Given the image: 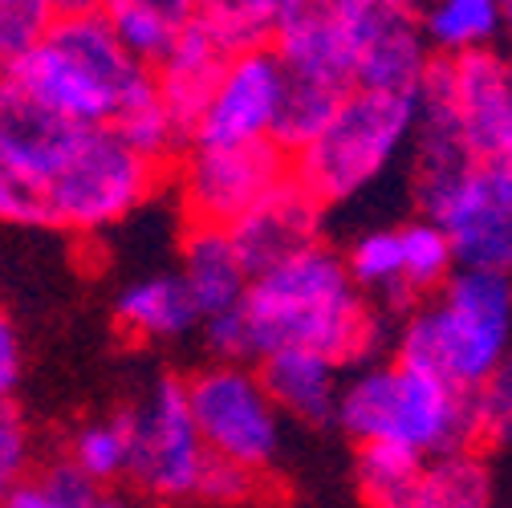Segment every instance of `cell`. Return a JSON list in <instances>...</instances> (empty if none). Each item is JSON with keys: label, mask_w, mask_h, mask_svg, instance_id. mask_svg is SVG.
<instances>
[{"label": "cell", "mask_w": 512, "mask_h": 508, "mask_svg": "<svg viewBox=\"0 0 512 508\" xmlns=\"http://www.w3.org/2000/svg\"><path fill=\"white\" fill-rule=\"evenodd\" d=\"M504 17H508V45H512V0H504Z\"/></svg>", "instance_id": "d6a6232c"}, {"label": "cell", "mask_w": 512, "mask_h": 508, "mask_svg": "<svg viewBox=\"0 0 512 508\" xmlns=\"http://www.w3.org/2000/svg\"><path fill=\"white\" fill-rule=\"evenodd\" d=\"M70 460L98 488L131 476V427H126V411L82 423L70 439Z\"/></svg>", "instance_id": "cb8c5ba5"}, {"label": "cell", "mask_w": 512, "mask_h": 508, "mask_svg": "<svg viewBox=\"0 0 512 508\" xmlns=\"http://www.w3.org/2000/svg\"><path fill=\"white\" fill-rule=\"evenodd\" d=\"M342 257H346V269H350L354 285L370 301H387L395 309L411 305L407 273H403V236H399V228H370V232H362L342 252Z\"/></svg>", "instance_id": "ffe728a7"}, {"label": "cell", "mask_w": 512, "mask_h": 508, "mask_svg": "<svg viewBox=\"0 0 512 508\" xmlns=\"http://www.w3.org/2000/svg\"><path fill=\"white\" fill-rule=\"evenodd\" d=\"M322 212L326 208L317 204L297 179H289L261 208H252L228 232H232V240L240 248L244 265L256 277V273H265V269L297 257V252L322 244Z\"/></svg>", "instance_id": "7c38bea8"}, {"label": "cell", "mask_w": 512, "mask_h": 508, "mask_svg": "<svg viewBox=\"0 0 512 508\" xmlns=\"http://www.w3.org/2000/svg\"><path fill=\"white\" fill-rule=\"evenodd\" d=\"M155 74L126 53L102 13L66 17L25 53L5 61V90L25 106L74 126H118Z\"/></svg>", "instance_id": "277c9868"}, {"label": "cell", "mask_w": 512, "mask_h": 508, "mask_svg": "<svg viewBox=\"0 0 512 508\" xmlns=\"http://www.w3.org/2000/svg\"><path fill=\"white\" fill-rule=\"evenodd\" d=\"M423 37L439 61L488 53L508 37L504 0H423Z\"/></svg>", "instance_id": "ac0fdd59"}, {"label": "cell", "mask_w": 512, "mask_h": 508, "mask_svg": "<svg viewBox=\"0 0 512 508\" xmlns=\"http://www.w3.org/2000/svg\"><path fill=\"white\" fill-rule=\"evenodd\" d=\"M57 21H66V17H86V13H102V0H49Z\"/></svg>", "instance_id": "4dcf8cb0"}, {"label": "cell", "mask_w": 512, "mask_h": 508, "mask_svg": "<svg viewBox=\"0 0 512 508\" xmlns=\"http://www.w3.org/2000/svg\"><path fill=\"white\" fill-rule=\"evenodd\" d=\"M256 496H261V472L212 456V464L204 472V484H200V500L224 504V508H240V504H252Z\"/></svg>", "instance_id": "f1b7e54d"}, {"label": "cell", "mask_w": 512, "mask_h": 508, "mask_svg": "<svg viewBox=\"0 0 512 508\" xmlns=\"http://www.w3.org/2000/svg\"><path fill=\"white\" fill-rule=\"evenodd\" d=\"M126 427H131V480L139 492L167 504L200 496L212 452L200 435L183 378H155L135 407H126Z\"/></svg>", "instance_id": "ba28073f"}, {"label": "cell", "mask_w": 512, "mask_h": 508, "mask_svg": "<svg viewBox=\"0 0 512 508\" xmlns=\"http://www.w3.org/2000/svg\"><path fill=\"white\" fill-rule=\"evenodd\" d=\"M289 102V70L273 45L240 49L228 57L224 78L187 147H248L277 143Z\"/></svg>", "instance_id": "8fae6325"}, {"label": "cell", "mask_w": 512, "mask_h": 508, "mask_svg": "<svg viewBox=\"0 0 512 508\" xmlns=\"http://www.w3.org/2000/svg\"><path fill=\"white\" fill-rule=\"evenodd\" d=\"M179 277L196 297L204 322L228 309H240L252 285V269L228 228H187L179 244Z\"/></svg>", "instance_id": "9a60e30c"}, {"label": "cell", "mask_w": 512, "mask_h": 508, "mask_svg": "<svg viewBox=\"0 0 512 508\" xmlns=\"http://www.w3.org/2000/svg\"><path fill=\"white\" fill-rule=\"evenodd\" d=\"M98 484L86 480L74 460H57L41 472H29L25 480L5 488V508H90L98 500Z\"/></svg>", "instance_id": "d4e9b609"}, {"label": "cell", "mask_w": 512, "mask_h": 508, "mask_svg": "<svg viewBox=\"0 0 512 508\" xmlns=\"http://www.w3.org/2000/svg\"><path fill=\"white\" fill-rule=\"evenodd\" d=\"M273 403L281 415L301 423H330L338 419L342 403V362L317 354V350H277L256 362Z\"/></svg>", "instance_id": "2e32d148"}, {"label": "cell", "mask_w": 512, "mask_h": 508, "mask_svg": "<svg viewBox=\"0 0 512 508\" xmlns=\"http://www.w3.org/2000/svg\"><path fill=\"white\" fill-rule=\"evenodd\" d=\"M21 374H25V338L17 334L13 322H0V395L13 399Z\"/></svg>", "instance_id": "f546056e"}, {"label": "cell", "mask_w": 512, "mask_h": 508, "mask_svg": "<svg viewBox=\"0 0 512 508\" xmlns=\"http://www.w3.org/2000/svg\"><path fill=\"white\" fill-rule=\"evenodd\" d=\"M102 17L135 61L155 70L196 25V0H102Z\"/></svg>", "instance_id": "e0dca14e"}, {"label": "cell", "mask_w": 512, "mask_h": 508, "mask_svg": "<svg viewBox=\"0 0 512 508\" xmlns=\"http://www.w3.org/2000/svg\"><path fill=\"white\" fill-rule=\"evenodd\" d=\"M90 508H131V504H126V500H118V496H110V492H102Z\"/></svg>", "instance_id": "1f68e13d"}, {"label": "cell", "mask_w": 512, "mask_h": 508, "mask_svg": "<svg viewBox=\"0 0 512 508\" xmlns=\"http://www.w3.org/2000/svg\"><path fill=\"white\" fill-rule=\"evenodd\" d=\"M57 25L49 0H0V53L17 57Z\"/></svg>", "instance_id": "4316f807"}, {"label": "cell", "mask_w": 512, "mask_h": 508, "mask_svg": "<svg viewBox=\"0 0 512 508\" xmlns=\"http://www.w3.org/2000/svg\"><path fill=\"white\" fill-rule=\"evenodd\" d=\"M289 179L293 155L281 143L183 147L175 167V196L187 228H236Z\"/></svg>", "instance_id": "9c48e42d"}, {"label": "cell", "mask_w": 512, "mask_h": 508, "mask_svg": "<svg viewBox=\"0 0 512 508\" xmlns=\"http://www.w3.org/2000/svg\"><path fill=\"white\" fill-rule=\"evenodd\" d=\"M472 427L476 443H512V358L472 391Z\"/></svg>", "instance_id": "484cf974"}, {"label": "cell", "mask_w": 512, "mask_h": 508, "mask_svg": "<svg viewBox=\"0 0 512 508\" xmlns=\"http://www.w3.org/2000/svg\"><path fill=\"white\" fill-rule=\"evenodd\" d=\"M159 183V163L110 126L57 122L0 94V216L13 228L98 236L135 216Z\"/></svg>", "instance_id": "7a4b0ae2"}, {"label": "cell", "mask_w": 512, "mask_h": 508, "mask_svg": "<svg viewBox=\"0 0 512 508\" xmlns=\"http://www.w3.org/2000/svg\"><path fill=\"white\" fill-rule=\"evenodd\" d=\"M395 358L435 370L460 391H480L512 358V277L460 269L399 326Z\"/></svg>", "instance_id": "8992f818"}, {"label": "cell", "mask_w": 512, "mask_h": 508, "mask_svg": "<svg viewBox=\"0 0 512 508\" xmlns=\"http://www.w3.org/2000/svg\"><path fill=\"white\" fill-rule=\"evenodd\" d=\"M29 472H33V435H29L17 403L5 399L0 403V480L9 488L17 480H25Z\"/></svg>", "instance_id": "83f0119b"}, {"label": "cell", "mask_w": 512, "mask_h": 508, "mask_svg": "<svg viewBox=\"0 0 512 508\" xmlns=\"http://www.w3.org/2000/svg\"><path fill=\"white\" fill-rule=\"evenodd\" d=\"M427 464L431 460H423L411 448H399V443H366V448H358L354 480L362 508H407Z\"/></svg>", "instance_id": "d6986e66"}, {"label": "cell", "mask_w": 512, "mask_h": 508, "mask_svg": "<svg viewBox=\"0 0 512 508\" xmlns=\"http://www.w3.org/2000/svg\"><path fill=\"white\" fill-rule=\"evenodd\" d=\"M403 236V273H407V293L419 305V297H435L447 281H452L464 265H460V252L452 244L435 220L415 216L407 224H399Z\"/></svg>", "instance_id": "7402d4cb"}, {"label": "cell", "mask_w": 512, "mask_h": 508, "mask_svg": "<svg viewBox=\"0 0 512 508\" xmlns=\"http://www.w3.org/2000/svg\"><path fill=\"white\" fill-rule=\"evenodd\" d=\"M114 322L139 342H179L191 330H204V313L179 269H167L126 281L114 293Z\"/></svg>", "instance_id": "5bb4252c"}, {"label": "cell", "mask_w": 512, "mask_h": 508, "mask_svg": "<svg viewBox=\"0 0 512 508\" xmlns=\"http://www.w3.org/2000/svg\"><path fill=\"white\" fill-rule=\"evenodd\" d=\"M285 0H196V25L228 53L269 45Z\"/></svg>", "instance_id": "603a6c76"}, {"label": "cell", "mask_w": 512, "mask_h": 508, "mask_svg": "<svg viewBox=\"0 0 512 508\" xmlns=\"http://www.w3.org/2000/svg\"><path fill=\"white\" fill-rule=\"evenodd\" d=\"M334 423L358 448L399 443L423 460L452 456L476 443L472 395L407 358L358 366L342 387Z\"/></svg>", "instance_id": "5b68a950"}, {"label": "cell", "mask_w": 512, "mask_h": 508, "mask_svg": "<svg viewBox=\"0 0 512 508\" xmlns=\"http://www.w3.org/2000/svg\"><path fill=\"white\" fill-rule=\"evenodd\" d=\"M228 57L232 53L212 33L191 25L175 41V49L151 70L155 86H159V94H163V102H167V110H171V118H175V126L183 131L187 143H191V135H196V126H200V118H204V110H208V102H212V94L224 78Z\"/></svg>", "instance_id": "4fadbf2b"}, {"label": "cell", "mask_w": 512, "mask_h": 508, "mask_svg": "<svg viewBox=\"0 0 512 508\" xmlns=\"http://www.w3.org/2000/svg\"><path fill=\"white\" fill-rule=\"evenodd\" d=\"M240 317L256 362L277 350H317L342 366H366L378 350L370 297L354 285L342 252L326 244L256 273Z\"/></svg>", "instance_id": "3957f363"}, {"label": "cell", "mask_w": 512, "mask_h": 508, "mask_svg": "<svg viewBox=\"0 0 512 508\" xmlns=\"http://www.w3.org/2000/svg\"><path fill=\"white\" fill-rule=\"evenodd\" d=\"M419 118L423 94L354 86L317 139L293 155V179L322 208L350 204L411 159Z\"/></svg>", "instance_id": "52a82bcc"}, {"label": "cell", "mask_w": 512, "mask_h": 508, "mask_svg": "<svg viewBox=\"0 0 512 508\" xmlns=\"http://www.w3.org/2000/svg\"><path fill=\"white\" fill-rule=\"evenodd\" d=\"M407 163L419 216L452 236L460 265L512 277V53L435 57Z\"/></svg>", "instance_id": "6da1fadb"}, {"label": "cell", "mask_w": 512, "mask_h": 508, "mask_svg": "<svg viewBox=\"0 0 512 508\" xmlns=\"http://www.w3.org/2000/svg\"><path fill=\"white\" fill-rule=\"evenodd\" d=\"M191 411L216 460L269 472L281 452V407L261 370L248 362H212L187 378Z\"/></svg>", "instance_id": "30bf717a"}, {"label": "cell", "mask_w": 512, "mask_h": 508, "mask_svg": "<svg viewBox=\"0 0 512 508\" xmlns=\"http://www.w3.org/2000/svg\"><path fill=\"white\" fill-rule=\"evenodd\" d=\"M492 472L488 464L464 448L427 464L407 508H492Z\"/></svg>", "instance_id": "44dd1931"}]
</instances>
